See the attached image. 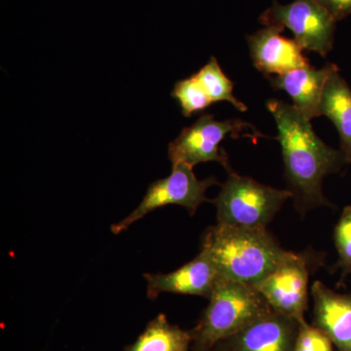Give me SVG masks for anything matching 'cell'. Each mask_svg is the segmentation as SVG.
<instances>
[{"label":"cell","mask_w":351,"mask_h":351,"mask_svg":"<svg viewBox=\"0 0 351 351\" xmlns=\"http://www.w3.org/2000/svg\"><path fill=\"white\" fill-rule=\"evenodd\" d=\"M267 110L278 129L285 179L301 213L316 207H332L323 195V180L338 173L346 163L343 152L325 144L314 132L311 120L284 101H267Z\"/></svg>","instance_id":"cell-1"},{"label":"cell","mask_w":351,"mask_h":351,"mask_svg":"<svg viewBox=\"0 0 351 351\" xmlns=\"http://www.w3.org/2000/svg\"><path fill=\"white\" fill-rule=\"evenodd\" d=\"M201 251L211 258L221 278L253 287L289 253L267 228H235L218 223L203 232Z\"/></svg>","instance_id":"cell-2"},{"label":"cell","mask_w":351,"mask_h":351,"mask_svg":"<svg viewBox=\"0 0 351 351\" xmlns=\"http://www.w3.org/2000/svg\"><path fill=\"white\" fill-rule=\"evenodd\" d=\"M197 325L191 331V351H211L261 316L274 311L253 286L219 278Z\"/></svg>","instance_id":"cell-3"},{"label":"cell","mask_w":351,"mask_h":351,"mask_svg":"<svg viewBox=\"0 0 351 351\" xmlns=\"http://www.w3.org/2000/svg\"><path fill=\"white\" fill-rule=\"evenodd\" d=\"M249 137L256 140L263 134L250 123L240 119L218 121L214 115L203 114L193 125L182 129L180 135L168 147V156L172 166L184 163L195 167L199 163L215 161L230 171L228 156L221 147L228 136Z\"/></svg>","instance_id":"cell-5"},{"label":"cell","mask_w":351,"mask_h":351,"mask_svg":"<svg viewBox=\"0 0 351 351\" xmlns=\"http://www.w3.org/2000/svg\"><path fill=\"white\" fill-rule=\"evenodd\" d=\"M195 77L199 82L213 103L228 101L239 112H244L248 108L233 96V82L223 73L216 58L212 57Z\"/></svg>","instance_id":"cell-16"},{"label":"cell","mask_w":351,"mask_h":351,"mask_svg":"<svg viewBox=\"0 0 351 351\" xmlns=\"http://www.w3.org/2000/svg\"><path fill=\"white\" fill-rule=\"evenodd\" d=\"M294 351H337L329 337L320 329L301 322L295 338Z\"/></svg>","instance_id":"cell-19"},{"label":"cell","mask_w":351,"mask_h":351,"mask_svg":"<svg viewBox=\"0 0 351 351\" xmlns=\"http://www.w3.org/2000/svg\"><path fill=\"white\" fill-rule=\"evenodd\" d=\"M300 324L295 318L271 311L219 341L211 351H294Z\"/></svg>","instance_id":"cell-9"},{"label":"cell","mask_w":351,"mask_h":351,"mask_svg":"<svg viewBox=\"0 0 351 351\" xmlns=\"http://www.w3.org/2000/svg\"><path fill=\"white\" fill-rule=\"evenodd\" d=\"M147 297L156 300L162 293L199 295L209 299L219 276L211 258L205 252L169 274H145Z\"/></svg>","instance_id":"cell-10"},{"label":"cell","mask_w":351,"mask_h":351,"mask_svg":"<svg viewBox=\"0 0 351 351\" xmlns=\"http://www.w3.org/2000/svg\"><path fill=\"white\" fill-rule=\"evenodd\" d=\"M331 14L336 21L343 20L351 15V0H315Z\"/></svg>","instance_id":"cell-20"},{"label":"cell","mask_w":351,"mask_h":351,"mask_svg":"<svg viewBox=\"0 0 351 351\" xmlns=\"http://www.w3.org/2000/svg\"><path fill=\"white\" fill-rule=\"evenodd\" d=\"M320 110L336 126L341 152L346 163H351V89L339 75L338 68L328 78L321 98Z\"/></svg>","instance_id":"cell-14"},{"label":"cell","mask_w":351,"mask_h":351,"mask_svg":"<svg viewBox=\"0 0 351 351\" xmlns=\"http://www.w3.org/2000/svg\"><path fill=\"white\" fill-rule=\"evenodd\" d=\"M337 68L334 64H327L320 69L308 64L276 77H269V82L274 89L285 91L292 99L293 106L306 119L311 120L322 115L320 104L323 91L328 78Z\"/></svg>","instance_id":"cell-13"},{"label":"cell","mask_w":351,"mask_h":351,"mask_svg":"<svg viewBox=\"0 0 351 351\" xmlns=\"http://www.w3.org/2000/svg\"><path fill=\"white\" fill-rule=\"evenodd\" d=\"M283 31V27L267 25L247 36L254 66L267 77L284 75L311 64L295 39L281 36Z\"/></svg>","instance_id":"cell-11"},{"label":"cell","mask_w":351,"mask_h":351,"mask_svg":"<svg viewBox=\"0 0 351 351\" xmlns=\"http://www.w3.org/2000/svg\"><path fill=\"white\" fill-rule=\"evenodd\" d=\"M126 351H191V331L171 324L165 314H158Z\"/></svg>","instance_id":"cell-15"},{"label":"cell","mask_w":351,"mask_h":351,"mask_svg":"<svg viewBox=\"0 0 351 351\" xmlns=\"http://www.w3.org/2000/svg\"><path fill=\"white\" fill-rule=\"evenodd\" d=\"M334 243L338 253L337 267L343 277L351 274V205L343 208L334 230Z\"/></svg>","instance_id":"cell-18"},{"label":"cell","mask_w":351,"mask_h":351,"mask_svg":"<svg viewBox=\"0 0 351 351\" xmlns=\"http://www.w3.org/2000/svg\"><path fill=\"white\" fill-rule=\"evenodd\" d=\"M171 95L178 101L186 117L202 112L213 103L195 75L176 83Z\"/></svg>","instance_id":"cell-17"},{"label":"cell","mask_w":351,"mask_h":351,"mask_svg":"<svg viewBox=\"0 0 351 351\" xmlns=\"http://www.w3.org/2000/svg\"><path fill=\"white\" fill-rule=\"evenodd\" d=\"M228 174V180L213 200L218 225L267 228L284 203L293 198L289 189L265 186L232 169Z\"/></svg>","instance_id":"cell-4"},{"label":"cell","mask_w":351,"mask_h":351,"mask_svg":"<svg viewBox=\"0 0 351 351\" xmlns=\"http://www.w3.org/2000/svg\"><path fill=\"white\" fill-rule=\"evenodd\" d=\"M315 257L309 252L289 251L282 262L255 286L276 313L306 321L308 283Z\"/></svg>","instance_id":"cell-7"},{"label":"cell","mask_w":351,"mask_h":351,"mask_svg":"<svg viewBox=\"0 0 351 351\" xmlns=\"http://www.w3.org/2000/svg\"><path fill=\"white\" fill-rule=\"evenodd\" d=\"M193 169L184 163L172 166L169 177L152 182L140 205L126 218L112 226L113 234L125 232L147 214L168 205H179L186 208L191 216L195 215L201 204L210 201L205 193L207 189L219 184L214 177L198 180Z\"/></svg>","instance_id":"cell-6"},{"label":"cell","mask_w":351,"mask_h":351,"mask_svg":"<svg viewBox=\"0 0 351 351\" xmlns=\"http://www.w3.org/2000/svg\"><path fill=\"white\" fill-rule=\"evenodd\" d=\"M313 325L329 337L337 351H351V293L341 294L315 281Z\"/></svg>","instance_id":"cell-12"},{"label":"cell","mask_w":351,"mask_h":351,"mask_svg":"<svg viewBox=\"0 0 351 351\" xmlns=\"http://www.w3.org/2000/svg\"><path fill=\"white\" fill-rule=\"evenodd\" d=\"M265 27L289 29L302 50L313 51L326 57L334 45L336 22L324 7L315 0H295L290 4L274 1L260 17Z\"/></svg>","instance_id":"cell-8"}]
</instances>
